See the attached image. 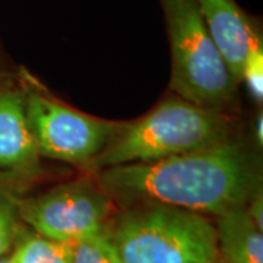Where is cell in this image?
<instances>
[{
	"label": "cell",
	"mask_w": 263,
	"mask_h": 263,
	"mask_svg": "<svg viewBox=\"0 0 263 263\" xmlns=\"http://www.w3.org/2000/svg\"><path fill=\"white\" fill-rule=\"evenodd\" d=\"M246 211H247L249 216L252 218V221L257 226V228L263 230V197L260 192H259V195L257 193L254 195L252 202H250V206Z\"/></svg>",
	"instance_id": "5bb4252c"
},
{
	"label": "cell",
	"mask_w": 263,
	"mask_h": 263,
	"mask_svg": "<svg viewBox=\"0 0 263 263\" xmlns=\"http://www.w3.org/2000/svg\"><path fill=\"white\" fill-rule=\"evenodd\" d=\"M111 238L122 263H212L219 252L206 216L160 203L127 214Z\"/></svg>",
	"instance_id": "3957f363"
},
{
	"label": "cell",
	"mask_w": 263,
	"mask_h": 263,
	"mask_svg": "<svg viewBox=\"0 0 263 263\" xmlns=\"http://www.w3.org/2000/svg\"><path fill=\"white\" fill-rule=\"evenodd\" d=\"M212 263H224V262H222V260H219V259H218V260H215V262H212Z\"/></svg>",
	"instance_id": "e0dca14e"
},
{
	"label": "cell",
	"mask_w": 263,
	"mask_h": 263,
	"mask_svg": "<svg viewBox=\"0 0 263 263\" xmlns=\"http://www.w3.org/2000/svg\"><path fill=\"white\" fill-rule=\"evenodd\" d=\"M72 263H122L111 235L101 231L75 243Z\"/></svg>",
	"instance_id": "8fae6325"
},
{
	"label": "cell",
	"mask_w": 263,
	"mask_h": 263,
	"mask_svg": "<svg viewBox=\"0 0 263 263\" xmlns=\"http://www.w3.org/2000/svg\"><path fill=\"white\" fill-rule=\"evenodd\" d=\"M241 81L247 84L254 100L260 103L263 100V47L260 38L252 46L246 57Z\"/></svg>",
	"instance_id": "4fadbf2b"
},
{
	"label": "cell",
	"mask_w": 263,
	"mask_h": 263,
	"mask_svg": "<svg viewBox=\"0 0 263 263\" xmlns=\"http://www.w3.org/2000/svg\"><path fill=\"white\" fill-rule=\"evenodd\" d=\"M197 5L233 81L240 82L246 57L260 37L234 0H197Z\"/></svg>",
	"instance_id": "52a82bcc"
},
{
	"label": "cell",
	"mask_w": 263,
	"mask_h": 263,
	"mask_svg": "<svg viewBox=\"0 0 263 263\" xmlns=\"http://www.w3.org/2000/svg\"><path fill=\"white\" fill-rule=\"evenodd\" d=\"M73 249L75 243L32 235L19 243L9 263H72Z\"/></svg>",
	"instance_id": "30bf717a"
},
{
	"label": "cell",
	"mask_w": 263,
	"mask_h": 263,
	"mask_svg": "<svg viewBox=\"0 0 263 263\" xmlns=\"http://www.w3.org/2000/svg\"><path fill=\"white\" fill-rule=\"evenodd\" d=\"M0 263H9V260H3V259H0Z\"/></svg>",
	"instance_id": "2e32d148"
},
{
	"label": "cell",
	"mask_w": 263,
	"mask_h": 263,
	"mask_svg": "<svg viewBox=\"0 0 263 263\" xmlns=\"http://www.w3.org/2000/svg\"><path fill=\"white\" fill-rule=\"evenodd\" d=\"M254 136H256V141L257 143L262 146L263 143V116L259 114V117L256 119L254 122Z\"/></svg>",
	"instance_id": "9a60e30c"
},
{
	"label": "cell",
	"mask_w": 263,
	"mask_h": 263,
	"mask_svg": "<svg viewBox=\"0 0 263 263\" xmlns=\"http://www.w3.org/2000/svg\"><path fill=\"white\" fill-rule=\"evenodd\" d=\"M110 196L89 183H67L18 202L19 218L38 234L57 241L78 243L104 231Z\"/></svg>",
	"instance_id": "8992f818"
},
{
	"label": "cell",
	"mask_w": 263,
	"mask_h": 263,
	"mask_svg": "<svg viewBox=\"0 0 263 263\" xmlns=\"http://www.w3.org/2000/svg\"><path fill=\"white\" fill-rule=\"evenodd\" d=\"M98 184L108 196L219 216L245 205L256 174L247 152L222 141L164 160L107 167Z\"/></svg>",
	"instance_id": "6da1fadb"
},
{
	"label": "cell",
	"mask_w": 263,
	"mask_h": 263,
	"mask_svg": "<svg viewBox=\"0 0 263 263\" xmlns=\"http://www.w3.org/2000/svg\"><path fill=\"white\" fill-rule=\"evenodd\" d=\"M18 202L0 189V256L9 250L19 231Z\"/></svg>",
	"instance_id": "7c38bea8"
},
{
	"label": "cell",
	"mask_w": 263,
	"mask_h": 263,
	"mask_svg": "<svg viewBox=\"0 0 263 263\" xmlns=\"http://www.w3.org/2000/svg\"><path fill=\"white\" fill-rule=\"evenodd\" d=\"M167 21L173 73L180 98L209 107L231 98L235 82L209 37L197 0H161Z\"/></svg>",
	"instance_id": "277c9868"
},
{
	"label": "cell",
	"mask_w": 263,
	"mask_h": 263,
	"mask_svg": "<svg viewBox=\"0 0 263 263\" xmlns=\"http://www.w3.org/2000/svg\"><path fill=\"white\" fill-rule=\"evenodd\" d=\"M24 97L40 155L81 164L100 155L114 136L111 123L79 113L35 89Z\"/></svg>",
	"instance_id": "5b68a950"
},
{
	"label": "cell",
	"mask_w": 263,
	"mask_h": 263,
	"mask_svg": "<svg viewBox=\"0 0 263 263\" xmlns=\"http://www.w3.org/2000/svg\"><path fill=\"white\" fill-rule=\"evenodd\" d=\"M35 139L29 126L25 97L18 91L0 94V168L27 170L38 161Z\"/></svg>",
	"instance_id": "ba28073f"
},
{
	"label": "cell",
	"mask_w": 263,
	"mask_h": 263,
	"mask_svg": "<svg viewBox=\"0 0 263 263\" xmlns=\"http://www.w3.org/2000/svg\"><path fill=\"white\" fill-rule=\"evenodd\" d=\"M222 116L183 98H170L132 123L97 155L95 167L152 162L226 141Z\"/></svg>",
	"instance_id": "7a4b0ae2"
},
{
	"label": "cell",
	"mask_w": 263,
	"mask_h": 263,
	"mask_svg": "<svg viewBox=\"0 0 263 263\" xmlns=\"http://www.w3.org/2000/svg\"><path fill=\"white\" fill-rule=\"evenodd\" d=\"M245 208L219 215L216 226L218 250L224 263H263V235Z\"/></svg>",
	"instance_id": "9c48e42d"
}]
</instances>
